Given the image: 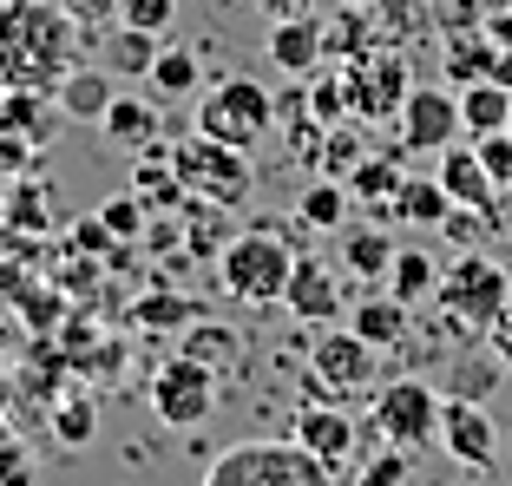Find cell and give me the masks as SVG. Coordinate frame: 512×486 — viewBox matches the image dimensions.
Segmentation results:
<instances>
[{
	"instance_id": "40",
	"label": "cell",
	"mask_w": 512,
	"mask_h": 486,
	"mask_svg": "<svg viewBox=\"0 0 512 486\" xmlns=\"http://www.w3.org/2000/svg\"><path fill=\"white\" fill-rule=\"evenodd\" d=\"M0 486H33V454L20 434H7L0 427Z\"/></svg>"
},
{
	"instance_id": "7",
	"label": "cell",
	"mask_w": 512,
	"mask_h": 486,
	"mask_svg": "<svg viewBox=\"0 0 512 486\" xmlns=\"http://www.w3.org/2000/svg\"><path fill=\"white\" fill-rule=\"evenodd\" d=\"M276 125V92L256 86V79L230 73L217 79L204 99H197V132L204 138H224V145H237V152H250V145H263Z\"/></svg>"
},
{
	"instance_id": "12",
	"label": "cell",
	"mask_w": 512,
	"mask_h": 486,
	"mask_svg": "<svg viewBox=\"0 0 512 486\" xmlns=\"http://www.w3.org/2000/svg\"><path fill=\"white\" fill-rule=\"evenodd\" d=\"M440 447H447L460 467L486 473L499 460V427L486 414V401H467V395H440Z\"/></svg>"
},
{
	"instance_id": "18",
	"label": "cell",
	"mask_w": 512,
	"mask_h": 486,
	"mask_svg": "<svg viewBox=\"0 0 512 486\" xmlns=\"http://www.w3.org/2000/svg\"><path fill=\"white\" fill-rule=\"evenodd\" d=\"M270 60L283 66L289 79H309L322 66V20H309V14L276 20V27H270Z\"/></svg>"
},
{
	"instance_id": "36",
	"label": "cell",
	"mask_w": 512,
	"mask_h": 486,
	"mask_svg": "<svg viewBox=\"0 0 512 486\" xmlns=\"http://www.w3.org/2000/svg\"><path fill=\"white\" fill-rule=\"evenodd\" d=\"M0 132H20L40 145L46 138V112H40V92H0Z\"/></svg>"
},
{
	"instance_id": "3",
	"label": "cell",
	"mask_w": 512,
	"mask_h": 486,
	"mask_svg": "<svg viewBox=\"0 0 512 486\" xmlns=\"http://www.w3.org/2000/svg\"><path fill=\"white\" fill-rule=\"evenodd\" d=\"M204 486H335V467H322L302 441H243L211 460Z\"/></svg>"
},
{
	"instance_id": "23",
	"label": "cell",
	"mask_w": 512,
	"mask_h": 486,
	"mask_svg": "<svg viewBox=\"0 0 512 486\" xmlns=\"http://www.w3.org/2000/svg\"><path fill=\"white\" fill-rule=\"evenodd\" d=\"M460 125H467V138L506 132V125H512V86H499V79L460 86Z\"/></svg>"
},
{
	"instance_id": "45",
	"label": "cell",
	"mask_w": 512,
	"mask_h": 486,
	"mask_svg": "<svg viewBox=\"0 0 512 486\" xmlns=\"http://www.w3.org/2000/svg\"><path fill=\"white\" fill-rule=\"evenodd\" d=\"M486 33H493V46L512 53V7H493V14H486Z\"/></svg>"
},
{
	"instance_id": "17",
	"label": "cell",
	"mask_w": 512,
	"mask_h": 486,
	"mask_svg": "<svg viewBox=\"0 0 512 486\" xmlns=\"http://www.w3.org/2000/svg\"><path fill=\"white\" fill-rule=\"evenodd\" d=\"M132 191H138V198L151 204V217H158V211H184V204H191V191H184L178 165H171V145H158V138H151L145 152H138Z\"/></svg>"
},
{
	"instance_id": "46",
	"label": "cell",
	"mask_w": 512,
	"mask_h": 486,
	"mask_svg": "<svg viewBox=\"0 0 512 486\" xmlns=\"http://www.w3.org/2000/svg\"><path fill=\"white\" fill-rule=\"evenodd\" d=\"M145 243H151V250H184V230L178 224H151Z\"/></svg>"
},
{
	"instance_id": "13",
	"label": "cell",
	"mask_w": 512,
	"mask_h": 486,
	"mask_svg": "<svg viewBox=\"0 0 512 486\" xmlns=\"http://www.w3.org/2000/svg\"><path fill=\"white\" fill-rule=\"evenodd\" d=\"M434 178L447 184L453 211H473V217H486L493 230L506 224V211H499V198H506V191L493 184V171L480 165V152H473V145H467V152H453V145H447V152H440V171H434Z\"/></svg>"
},
{
	"instance_id": "24",
	"label": "cell",
	"mask_w": 512,
	"mask_h": 486,
	"mask_svg": "<svg viewBox=\"0 0 512 486\" xmlns=\"http://www.w3.org/2000/svg\"><path fill=\"white\" fill-rule=\"evenodd\" d=\"M99 132L112 138V145H119V152H145L151 138H158V106H151V99H112L106 106V119H99Z\"/></svg>"
},
{
	"instance_id": "10",
	"label": "cell",
	"mask_w": 512,
	"mask_h": 486,
	"mask_svg": "<svg viewBox=\"0 0 512 486\" xmlns=\"http://www.w3.org/2000/svg\"><path fill=\"white\" fill-rule=\"evenodd\" d=\"M217 408V375L204 362H191V355H171V362H158V375H151V414L165 427H204Z\"/></svg>"
},
{
	"instance_id": "5",
	"label": "cell",
	"mask_w": 512,
	"mask_h": 486,
	"mask_svg": "<svg viewBox=\"0 0 512 486\" xmlns=\"http://www.w3.org/2000/svg\"><path fill=\"white\" fill-rule=\"evenodd\" d=\"M171 165H178L184 191H191L197 204H217V211H237V204H250V191H256L250 152H237V145H224V138L191 132L184 145H171Z\"/></svg>"
},
{
	"instance_id": "31",
	"label": "cell",
	"mask_w": 512,
	"mask_h": 486,
	"mask_svg": "<svg viewBox=\"0 0 512 486\" xmlns=\"http://www.w3.org/2000/svg\"><path fill=\"white\" fill-rule=\"evenodd\" d=\"M342 263L355 276H362V283H388V263H394V237H381V230H348L342 237Z\"/></svg>"
},
{
	"instance_id": "47",
	"label": "cell",
	"mask_w": 512,
	"mask_h": 486,
	"mask_svg": "<svg viewBox=\"0 0 512 486\" xmlns=\"http://www.w3.org/2000/svg\"><path fill=\"white\" fill-rule=\"evenodd\" d=\"M493 355L506 362V375H512V335H499V342H493Z\"/></svg>"
},
{
	"instance_id": "8",
	"label": "cell",
	"mask_w": 512,
	"mask_h": 486,
	"mask_svg": "<svg viewBox=\"0 0 512 486\" xmlns=\"http://www.w3.org/2000/svg\"><path fill=\"white\" fill-rule=\"evenodd\" d=\"M342 86H348V119H394L414 92L401 46H368L355 60H342Z\"/></svg>"
},
{
	"instance_id": "29",
	"label": "cell",
	"mask_w": 512,
	"mask_h": 486,
	"mask_svg": "<svg viewBox=\"0 0 512 486\" xmlns=\"http://www.w3.org/2000/svg\"><path fill=\"white\" fill-rule=\"evenodd\" d=\"M204 66H197V46H158V60H151V92L158 99H191Z\"/></svg>"
},
{
	"instance_id": "20",
	"label": "cell",
	"mask_w": 512,
	"mask_h": 486,
	"mask_svg": "<svg viewBox=\"0 0 512 486\" xmlns=\"http://www.w3.org/2000/svg\"><path fill=\"white\" fill-rule=\"evenodd\" d=\"M178 349H184V355H191V362H204V368H211V375H217V381H224V375H230V368H237V362H243V335H237V329H230V322H211V316H197V322H191V329H184V335H178Z\"/></svg>"
},
{
	"instance_id": "9",
	"label": "cell",
	"mask_w": 512,
	"mask_h": 486,
	"mask_svg": "<svg viewBox=\"0 0 512 486\" xmlns=\"http://www.w3.org/2000/svg\"><path fill=\"white\" fill-rule=\"evenodd\" d=\"M368 421H375V434L388 447H427L440 441V395L427 388L421 375H401V381H381L375 401H368Z\"/></svg>"
},
{
	"instance_id": "21",
	"label": "cell",
	"mask_w": 512,
	"mask_h": 486,
	"mask_svg": "<svg viewBox=\"0 0 512 486\" xmlns=\"http://www.w3.org/2000/svg\"><path fill=\"white\" fill-rule=\"evenodd\" d=\"M499 53L506 46H493V33H447V53H440V66H447L453 86H480V79L499 73Z\"/></svg>"
},
{
	"instance_id": "1",
	"label": "cell",
	"mask_w": 512,
	"mask_h": 486,
	"mask_svg": "<svg viewBox=\"0 0 512 486\" xmlns=\"http://www.w3.org/2000/svg\"><path fill=\"white\" fill-rule=\"evenodd\" d=\"M79 53V20L60 0H0V92H60Z\"/></svg>"
},
{
	"instance_id": "32",
	"label": "cell",
	"mask_w": 512,
	"mask_h": 486,
	"mask_svg": "<svg viewBox=\"0 0 512 486\" xmlns=\"http://www.w3.org/2000/svg\"><path fill=\"white\" fill-rule=\"evenodd\" d=\"M92 434H99V408H92V395H60L53 401V441L60 447H92Z\"/></svg>"
},
{
	"instance_id": "27",
	"label": "cell",
	"mask_w": 512,
	"mask_h": 486,
	"mask_svg": "<svg viewBox=\"0 0 512 486\" xmlns=\"http://www.w3.org/2000/svg\"><path fill=\"white\" fill-rule=\"evenodd\" d=\"M434 283H440V270H434V257H427V250H414V243H407V250H394V263H388V296L394 303H427V296H434Z\"/></svg>"
},
{
	"instance_id": "15",
	"label": "cell",
	"mask_w": 512,
	"mask_h": 486,
	"mask_svg": "<svg viewBox=\"0 0 512 486\" xmlns=\"http://www.w3.org/2000/svg\"><path fill=\"white\" fill-rule=\"evenodd\" d=\"M289 441H302L322 467H348L355 460V414H342L335 401H302L289 421Z\"/></svg>"
},
{
	"instance_id": "11",
	"label": "cell",
	"mask_w": 512,
	"mask_h": 486,
	"mask_svg": "<svg viewBox=\"0 0 512 486\" xmlns=\"http://www.w3.org/2000/svg\"><path fill=\"white\" fill-rule=\"evenodd\" d=\"M394 132H401L407 152H447V145H460V92L447 86H414L407 92V106L394 112Z\"/></svg>"
},
{
	"instance_id": "6",
	"label": "cell",
	"mask_w": 512,
	"mask_h": 486,
	"mask_svg": "<svg viewBox=\"0 0 512 486\" xmlns=\"http://www.w3.org/2000/svg\"><path fill=\"white\" fill-rule=\"evenodd\" d=\"M375 362H381V349L362 342L355 329H322L309 342V401L355 408L362 395H375Z\"/></svg>"
},
{
	"instance_id": "38",
	"label": "cell",
	"mask_w": 512,
	"mask_h": 486,
	"mask_svg": "<svg viewBox=\"0 0 512 486\" xmlns=\"http://www.w3.org/2000/svg\"><path fill=\"white\" fill-rule=\"evenodd\" d=\"M407 473H414V454L407 447H381L375 460L355 467V486H407Z\"/></svg>"
},
{
	"instance_id": "43",
	"label": "cell",
	"mask_w": 512,
	"mask_h": 486,
	"mask_svg": "<svg viewBox=\"0 0 512 486\" xmlns=\"http://www.w3.org/2000/svg\"><path fill=\"white\" fill-rule=\"evenodd\" d=\"M60 7L79 27H112V20H119V0H60Z\"/></svg>"
},
{
	"instance_id": "28",
	"label": "cell",
	"mask_w": 512,
	"mask_h": 486,
	"mask_svg": "<svg viewBox=\"0 0 512 486\" xmlns=\"http://www.w3.org/2000/svg\"><path fill=\"white\" fill-rule=\"evenodd\" d=\"M348 184L342 178H316V184H302V198H296V217L309 230H348Z\"/></svg>"
},
{
	"instance_id": "4",
	"label": "cell",
	"mask_w": 512,
	"mask_h": 486,
	"mask_svg": "<svg viewBox=\"0 0 512 486\" xmlns=\"http://www.w3.org/2000/svg\"><path fill=\"white\" fill-rule=\"evenodd\" d=\"M434 303H440V316H447V329L486 335L499 322V309L512 303V276H506V263L467 250V257H453V270L434 283Z\"/></svg>"
},
{
	"instance_id": "34",
	"label": "cell",
	"mask_w": 512,
	"mask_h": 486,
	"mask_svg": "<svg viewBox=\"0 0 512 486\" xmlns=\"http://www.w3.org/2000/svg\"><path fill=\"white\" fill-rule=\"evenodd\" d=\"M99 224H106L119 243H138V237H145V224H151V204L138 198V191H119V198L99 204Z\"/></svg>"
},
{
	"instance_id": "48",
	"label": "cell",
	"mask_w": 512,
	"mask_h": 486,
	"mask_svg": "<svg viewBox=\"0 0 512 486\" xmlns=\"http://www.w3.org/2000/svg\"><path fill=\"white\" fill-rule=\"evenodd\" d=\"M0 401H7V381H0Z\"/></svg>"
},
{
	"instance_id": "16",
	"label": "cell",
	"mask_w": 512,
	"mask_h": 486,
	"mask_svg": "<svg viewBox=\"0 0 512 486\" xmlns=\"http://www.w3.org/2000/svg\"><path fill=\"white\" fill-rule=\"evenodd\" d=\"M401 184H407V145L394 138V152H368L362 165L348 171V198L368 204L375 217H394V198H401Z\"/></svg>"
},
{
	"instance_id": "33",
	"label": "cell",
	"mask_w": 512,
	"mask_h": 486,
	"mask_svg": "<svg viewBox=\"0 0 512 486\" xmlns=\"http://www.w3.org/2000/svg\"><path fill=\"white\" fill-rule=\"evenodd\" d=\"M302 106H309V119L342 125L348 119V86H342V73H309V79H302Z\"/></svg>"
},
{
	"instance_id": "22",
	"label": "cell",
	"mask_w": 512,
	"mask_h": 486,
	"mask_svg": "<svg viewBox=\"0 0 512 486\" xmlns=\"http://www.w3.org/2000/svg\"><path fill=\"white\" fill-rule=\"evenodd\" d=\"M348 316H355L348 329L362 335V342H375L381 355H388V349H401V342H407V329H414V309H407V303H394V296H368V303H355Z\"/></svg>"
},
{
	"instance_id": "25",
	"label": "cell",
	"mask_w": 512,
	"mask_h": 486,
	"mask_svg": "<svg viewBox=\"0 0 512 486\" xmlns=\"http://www.w3.org/2000/svg\"><path fill=\"white\" fill-rule=\"evenodd\" d=\"M191 322H197V303L178 296V289H145L132 303V329H145V335H184Z\"/></svg>"
},
{
	"instance_id": "37",
	"label": "cell",
	"mask_w": 512,
	"mask_h": 486,
	"mask_svg": "<svg viewBox=\"0 0 512 486\" xmlns=\"http://www.w3.org/2000/svg\"><path fill=\"white\" fill-rule=\"evenodd\" d=\"M506 381V362L499 355H473V362H453V395H467V401H486Z\"/></svg>"
},
{
	"instance_id": "44",
	"label": "cell",
	"mask_w": 512,
	"mask_h": 486,
	"mask_svg": "<svg viewBox=\"0 0 512 486\" xmlns=\"http://www.w3.org/2000/svg\"><path fill=\"white\" fill-rule=\"evenodd\" d=\"M27 152H33V138H20V132H0V178H14V171L27 165Z\"/></svg>"
},
{
	"instance_id": "39",
	"label": "cell",
	"mask_w": 512,
	"mask_h": 486,
	"mask_svg": "<svg viewBox=\"0 0 512 486\" xmlns=\"http://www.w3.org/2000/svg\"><path fill=\"white\" fill-rule=\"evenodd\" d=\"M119 20L125 27H145V33H165L178 20V0H119Z\"/></svg>"
},
{
	"instance_id": "26",
	"label": "cell",
	"mask_w": 512,
	"mask_h": 486,
	"mask_svg": "<svg viewBox=\"0 0 512 486\" xmlns=\"http://www.w3.org/2000/svg\"><path fill=\"white\" fill-rule=\"evenodd\" d=\"M158 33H145V27H125L119 20V33L106 40V73L112 79H151V60H158Z\"/></svg>"
},
{
	"instance_id": "30",
	"label": "cell",
	"mask_w": 512,
	"mask_h": 486,
	"mask_svg": "<svg viewBox=\"0 0 512 486\" xmlns=\"http://www.w3.org/2000/svg\"><path fill=\"white\" fill-rule=\"evenodd\" d=\"M394 217H407V224H427V230H440V224L453 217L447 184H440V178H407V184H401V198H394Z\"/></svg>"
},
{
	"instance_id": "14",
	"label": "cell",
	"mask_w": 512,
	"mask_h": 486,
	"mask_svg": "<svg viewBox=\"0 0 512 486\" xmlns=\"http://www.w3.org/2000/svg\"><path fill=\"white\" fill-rule=\"evenodd\" d=\"M283 309H289L296 322H316V329H329V322L348 309V296H342V276H335L322 257H309V250H302V257H296V270H289Z\"/></svg>"
},
{
	"instance_id": "19",
	"label": "cell",
	"mask_w": 512,
	"mask_h": 486,
	"mask_svg": "<svg viewBox=\"0 0 512 486\" xmlns=\"http://www.w3.org/2000/svg\"><path fill=\"white\" fill-rule=\"evenodd\" d=\"M112 99H119V86H112L106 66H73V73L60 79V92H53V106H60L66 119H79V125H86V119L99 125Z\"/></svg>"
},
{
	"instance_id": "41",
	"label": "cell",
	"mask_w": 512,
	"mask_h": 486,
	"mask_svg": "<svg viewBox=\"0 0 512 486\" xmlns=\"http://www.w3.org/2000/svg\"><path fill=\"white\" fill-rule=\"evenodd\" d=\"M7 217H14L20 230H46V191L40 184H14V191H7Z\"/></svg>"
},
{
	"instance_id": "42",
	"label": "cell",
	"mask_w": 512,
	"mask_h": 486,
	"mask_svg": "<svg viewBox=\"0 0 512 486\" xmlns=\"http://www.w3.org/2000/svg\"><path fill=\"white\" fill-rule=\"evenodd\" d=\"M73 250H79V257H99V263H106L112 250H119V237H112V230L99 224V211H92L86 224H73Z\"/></svg>"
},
{
	"instance_id": "2",
	"label": "cell",
	"mask_w": 512,
	"mask_h": 486,
	"mask_svg": "<svg viewBox=\"0 0 512 486\" xmlns=\"http://www.w3.org/2000/svg\"><path fill=\"white\" fill-rule=\"evenodd\" d=\"M296 257L302 250L283 237V230H237V237L224 243V257H217V283H224L230 303L270 309V303H283Z\"/></svg>"
},
{
	"instance_id": "35",
	"label": "cell",
	"mask_w": 512,
	"mask_h": 486,
	"mask_svg": "<svg viewBox=\"0 0 512 486\" xmlns=\"http://www.w3.org/2000/svg\"><path fill=\"white\" fill-rule=\"evenodd\" d=\"M362 158H368L362 132H348V119H342V125H329V138H322V158H316L322 178H342V184H348V171L362 165Z\"/></svg>"
}]
</instances>
